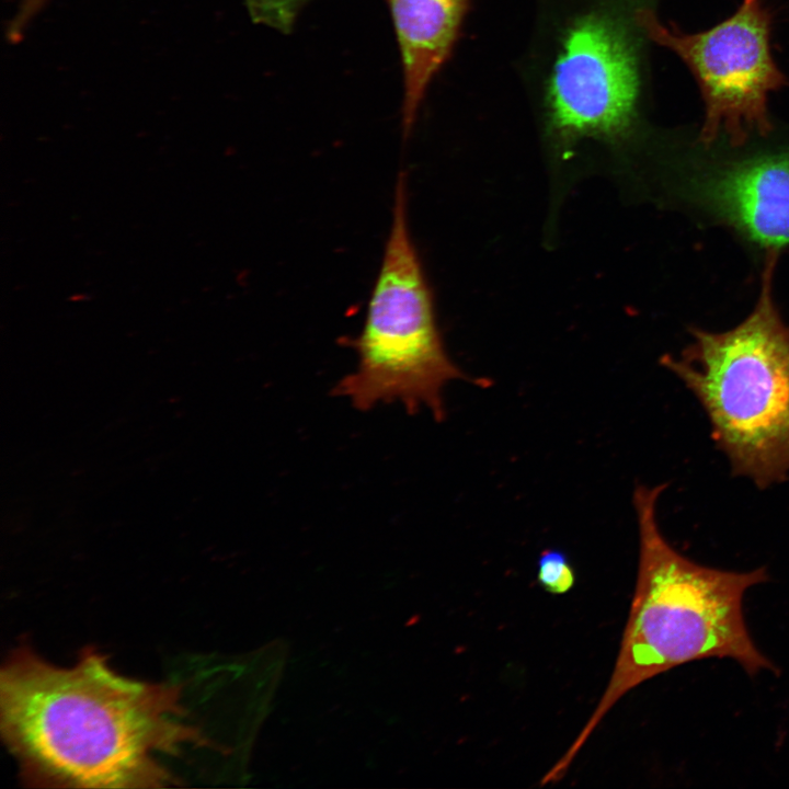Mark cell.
Instances as JSON below:
<instances>
[{"label": "cell", "instance_id": "8fae6325", "mask_svg": "<svg viewBox=\"0 0 789 789\" xmlns=\"http://www.w3.org/2000/svg\"><path fill=\"white\" fill-rule=\"evenodd\" d=\"M46 1L47 0H22L19 12L14 16L15 25L25 27Z\"/></svg>", "mask_w": 789, "mask_h": 789}, {"label": "cell", "instance_id": "52a82bcc", "mask_svg": "<svg viewBox=\"0 0 789 789\" xmlns=\"http://www.w3.org/2000/svg\"><path fill=\"white\" fill-rule=\"evenodd\" d=\"M698 199L756 244H789V152L712 168L695 184Z\"/></svg>", "mask_w": 789, "mask_h": 789}, {"label": "cell", "instance_id": "277c9868", "mask_svg": "<svg viewBox=\"0 0 789 789\" xmlns=\"http://www.w3.org/2000/svg\"><path fill=\"white\" fill-rule=\"evenodd\" d=\"M405 187L401 173L364 325L352 341L358 364L335 385L333 393L362 411L400 402L411 414L426 408L442 421L444 387L453 380L472 378L445 351L432 293L410 237Z\"/></svg>", "mask_w": 789, "mask_h": 789}, {"label": "cell", "instance_id": "8992f818", "mask_svg": "<svg viewBox=\"0 0 789 789\" xmlns=\"http://www.w3.org/2000/svg\"><path fill=\"white\" fill-rule=\"evenodd\" d=\"M633 15L604 2L567 27L547 88L549 132L561 149L583 138L618 142L634 126L639 68Z\"/></svg>", "mask_w": 789, "mask_h": 789}, {"label": "cell", "instance_id": "7a4b0ae2", "mask_svg": "<svg viewBox=\"0 0 789 789\" xmlns=\"http://www.w3.org/2000/svg\"><path fill=\"white\" fill-rule=\"evenodd\" d=\"M666 484H639L633 505L639 526V565L619 651L596 708L575 740L546 774L560 780L608 711L628 691L679 665L731 659L755 675L776 672L754 643L743 614L745 592L768 580L765 568L727 571L699 564L675 550L656 521Z\"/></svg>", "mask_w": 789, "mask_h": 789}, {"label": "cell", "instance_id": "7c38bea8", "mask_svg": "<svg viewBox=\"0 0 789 789\" xmlns=\"http://www.w3.org/2000/svg\"><path fill=\"white\" fill-rule=\"evenodd\" d=\"M753 1H755V0H743L744 3H751Z\"/></svg>", "mask_w": 789, "mask_h": 789}, {"label": "cell", "instance_id": "6da1fadb", "mask_svg": "<svg viewBox=\"0 0 789 789\" xmlns=\"http://www.w3.org/2000/svg\"><path fill=\"white\" fill-rule=\"evenodd\" d=\"M0 728L24 779L54 787H165L175 778L159 756L209 745L187 722L181 686L125 677L92 649L70 667L12 653L0 675Z\"/></svg>", "mask_w": 789, "mask_h": 789}, {"label": "cell", "instance_id": "5b68a950", "mask_svg": "<svg viewBox=\"0 0 789 789\" xmlns=\"http://www.w3.org/2000/svg\"><path fill=\"white\" fill-rule=\"evenodd\" d=\"M636 25L654 43L675 53L695 77L705 103L699 141L724 138L744 145L771 130L768 96L788 85L770 49L773 14L759 0L742 3L716 26L685 33L664 25L648 8L633 11Z\"/></svg>", "mask_w": 789, "mask_h": 789}, {"label": "cell", "instance_id": "3957f363", "mask_svg": "<svg viewBox=\"0 0 789 789\" xmlns=\"http://www.w3.org/2000/svg\"><path fill=\"white\" fill-rule=\"evenodd\" d=\"M778 250H769L758 301L725 332L691 329V343L662 364L706 412L734 476L766 489L789 473V327L773 299Z\"/></svg>", "mask_w": 789, "mask_h": 789}, {"label": "cell", "instance_id": "9c48e42d", "mask_svg": "<svg viewBox=\"0 0 789 789\" xmlns=\"http://www.w3.org/2000/svg\"><path fill=\"white\" fill-rule=\"evenodd\" d=\"M537 565V582L546 592L561 595L574 586L575 571L563 551L545 549L539 556Z\"/></svg>", "mask_w": 789, "mask_h": 789}, {"label": "cell", "instance_id": "30bf717a", "mask_svg": "<svg viewBox=\"0 0 789 789\" xmlns=\"http://www.w3.org/2000/svg\"><path fill=\"white\" fill-rule=\"evenodd\" d=\"M309 0H245L250 16L255 23L283 33H289Z\"/></svg>", "mask_w": 789, "mask_h": 789}, {"label": "cell", "instance_id": "ba28073f", "mask_svg": "<svg viewBox=\"0 0 789 789\" xmlns=\"http://www.w3.org/2000/svg\"><path fill=\"white\" fill-rule=\"evenodd\" d=\"M386 1L402 59V124L407 135L431 81L453 53L471 0Z\"/></svg>", "mask_w": 789, "mask_h": 789}]
</instances>
